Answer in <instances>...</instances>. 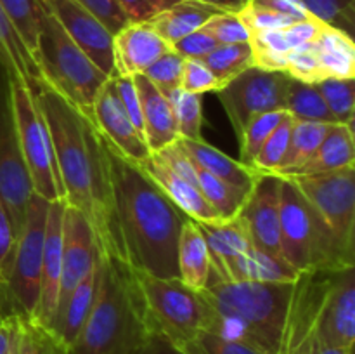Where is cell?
Instances as JSON below:
<instances>
[{
    "instance_id": "obj_1",
    "label": "cell",
    "mask_w": 355,
    "mask_h": 354,
    "mask_svg": "<svg viewBox=\"0 0 355 354\" xmlns=\"http://www.w3.org/2000/svg\"><path fill=\"white\" fill-rule=\"evenodd\" d=\"M107 162L118 260L135 273L179 278L177 248L182 226L189 217L137 163L110 144Z\"/></svg>"
},
{
    "instance_id": "obj_2",
    "label": "cell",
    "mask_w": 355,
    "mask_h": 354,
    "mask_svg": "<svg viewBox=\"0 0 355 354\" xmlns=\"http://www.w3.org/2000/svg\"><path fill=\"white\" fill-rule=\"evenodd\" d=\"M54 144L64 200L87 217L104 259H116L107 144L92 118L42 83L35 87Z\"/></svg>"
},
{
    "instance_id": "obj_3",
    "label": "cell",
    "mask_w": 355,
    "mask_h": 354,
    "mask_svg": "<svg viewBox=\"0 0 355 354\" xmlns=\"http://www.w3.org/2000/svg\"><path fill=\"white\" fill-rule=\"evenodd\" d=\"M354 267L298 274L277 354H315L324 347H354Z\"/></svg>"
},
{
    "instance_id": "obj_4",
    "label": "cell",
    "mask_w": 355,
    "mask_h": 354,
    "mask_svg": "<svg viewBox=\"0 0 355 354\" xmlns=\"http://www.w3.org/2000/svg\"><path fill=\"white\" fill-rule=\"evenodd\" d=\"M149 328L132 269L101 257V285L96 304L66 354H134Z\"/></svg>"
},
{
    "instance_id": "obj_5",
    "label": "cell",
    "mask_w": 355,
    "mask_h": 354,
    "mask_svg": "<svg viewBox=\"0 0 355 354\" xmlns=\"http://www.w3.org/2000/svg\"><path fill=\"white\" fill-rule=\"evenodd\" d=\"M295 281L290 283H210L203 288L205 301L218 312L234 316L252 330L257 346L267 354H277L284 323L293 297Z\"/></svg>"
},
{
    "instance_id": "obj_6",
    "label": "cell",
    "mask_w": 355,
    "mask_h": 354,
    "mask_svg": "<svg viewBox=\"0 0 355 354\" xmlns=\"http://www.w3.org/2000/svg\"><path fill=\"white\" fill-rule=\"evenodd\" d=\"M37 62L45 85L92 118L94 99L107 75L94 65L47 10L42 16Z\"/></svg>"
},
{
    "instance_id": "obj_7",
    "label": "cell",
    "mask_w": 355,
    "mask_h": 354,
    "mask_svg": "<svg viewBox=\"0 0 355 354\" xmlns=\"http://www.w3.org/2000/svg\"><path fill=\"white\" fill-rule=\"evenodd\" d=\"M132 273L141 294L149 332L162 333L180 347L205 328L208 304L200 290L189 288L180 278Z\"/></svg>"
},
{
    "instance_id": "obj_8",
    "label": "cell",
    "mask_w": 355,
    "mask_h": 354,
    "mask_svg": "<svg viewBox=\"0 0 355 354\" xmlns=\"http://www.w3.org/2000/svg\"><path fill=\"white\" fill-rule=\"evenodd\" d=\"M10 99L17 141L33 191L49 201L64 200L54 144L35 90L21 80L10 78Z\"/></svg>"
},
{
    "instance_id": "obj_9",
    "label": "cell",
    "mask_w": 355,
    "mask_h": 354,
    "mask_svg": "<svg viewBox=\"0 0 355 354\" xmlns=\"http://www.w3.org/2000/svg\"><path fill=\"white\" fill-rule=\"evenodd\" d=\"M51 201L33 191L28 200L24 222L17 235L16 250L9 274L2 288L10 305L9 314L24 321H35L40 301L42 255H44L45 222Z\"/></svg>"
},
{
    "instance_id": "obj_10",
    "label": "cell",
    "mask_w": 355,
    "mask_h": 354,
    "mask_svg": "<svg viewBox=\"0 0 355 354\" xmlns=\"http://www.w3.org/2000/svg\"><path fill=\"white\" fill-rule=\"evenodd\" d=\"M295 183L342 252L355 260V165L315 176H281Z\"/></svg>"
},
{
    "instance_id": "obj_11",
    "label": "cell",
    "mask_w": 355,
    "mask_h": 354,
    "mask_svg": "<svg viewBox=\"0 0 355 354\" xmlns=\"http://www.w3.org/2000/svg\"><path fill=\"white\" fill-rule=\"evenodd\" d=\"M290 80L286 71H266L252 66L215 92L236 137H241L243 130L259 115L286 108Z\"/></svg>"
},
{
    "instance_id": "obj_12",
    "label": "cell",
    "mask_w": 355,
    "mask_h": 354,
    "mask_svg": "<svg viewBox=\"0 0 355 354\" xmlns=\"http://www.w3.org/2000/svg\"><path fill=\"white\" fill-rule=\"evenodd\" d=\"M33 193L14 124L10 78L0 66V201L19 235L28 200Z\"/></svg>"
},
{
    "instance_id": "obj_13",
    "label": "cell",
    "mask_w": 355,
    "mask_h": 354,
    "mask_svg": "<svg viewBox=\"0 0 355 354\" xmlns=\"http://www.w3.org/2000/svg\"><path fill=\"white\" fill-rule=\"evenodd\" d=\"M279 242L284 260L298 273L322 269L321 245L311 208L288 177H281L279 187Z\"/></svg>"
},
{
    "instance_id": "obj_14",
    "label": "cell",
    "mask_w": 355,
    "mask_h": 354,
    "mask_svg": "<svg viewBox=\"0 0 355 354\" xmlns=\"http://www.w3.org/2000/svg\"><path fill=\"white\" fill-rule=\"evenodd\" d=\"M62 233V269L61 285H59L58 309L64 304L80 281L96 267L101 253L97 248L96 235L85 215L78 208L66 203L61 222ZM55 316V314H54ZM54 319V318H52Z\"/></svg>"
},
{
    "instance_id": "obj_15",
    "label": "cell",
    "mask_w": 355,
    "mask_h": 354,
    "mask_svg": "<svg viewBox=\"0 0 355 354\" xmlns=\"http://www.w3.org/2000/svg\"><path fill=\"white\" fill-rule=\"evenodd\" d=\"M279 176L257 174L238 215L245 222L255 248L284 259L279 242Z\"/></svg>"
},
{
    "instance_id": "obj_16",
    "label": "cell",
    "mask_w": 355,
    "mask_h": 354,
    "mask_svg": "<svg viewBox=\"0 0 355 354\" xmlns=\"http://www.w3.org/2000/svg\"><path fill=\"white\" fill-rule=\"evenodd\" d=\"M42 6L101 71L113 75V33L92 12L75 0H42Z\"/></svg>"
},
{
    "instance_id": "obj_17",
    "label": "cell",
    "mask_w": 355,
    "mask_h": 354,
    "mask_svg": "<svg viewBox=\"0 0 355 354\" xmlns=\"http://www.w3.org/2000/svg\"><path fill=\"white\" fill-rule=\"evenodd\" d=\"M92 121L104 141L130 162L142 163L151 155L144 137L134 127L121 104L113 75L107 76L94 99Z\"/></svg>"
},
{
    "instance_id": "obj_18",
    "label": "cell",
    "mask_w": 355,
    "mask_h": 354,
    "mask_svg": "<svg viewBox=\"0 0 355 354\" xmlns=\"http://www.w3.org/2000/svg\"><path fill=\"white\" fill-rule=\"evenodd\" d=\"M66 200H54L49 205L47 222H45L44 255H42L40 301H38L35 323L49 328L55 314L59 301V285L62 269V212Z\"/></svg>"
},
{
    "instance_id": "obj_19",
    "label": "cell",
    "mask_w": 355,
    "mask_h": 354,
    "mask_svg": "<svg viewBox=\"0 0 355 354\" xmlns=\"http://www.w3.org/2000/svg\"><path fill=\"white\" fill-rule=\"evenodd\" d=\"M149 23H128L113 35V75H144L146 69L170 51Z\"/></svg>"
},
{
    "instance_id": "obj_20",
    "label": "cell",
    "mask_w": 355,
    "mask_h": 354,
    "mask_svg": "<svg viewBox=\"0 0 355 354\" xmlns=\"http://www.w3.org/2000/svg\"><path fill=\"white\" fill-rule=\"evenodd\" d=\"M298 271L293 269L284 259L263 250L250 246L239 255L232 257L220 269H210L207 285L218 283H241V281H259V283H290L298 278Z\"/></svg>"
},
{
    "instance_id": "obj_21",
    "label": "cell",
    "mask_w": 355,
    "mask_h": 354,
    "mask_svg": "<svg viewBox=\"0 0 355 354\" xmlns=\"http://www.w3.org/2000/svg\"><path fill=\"white\" fill-rule=\"evenodd\" d=\"M146 176L184 212L189 219L196 222H210L222 219L211 208L194 184L182 179L179 174L173 172L156 153H151L142 163H137Z\"/></svg>"
},
{
    "instance_id": "obj_22",
    "label": "cell",
    "mask_w": 355,
    "mask_h": 354,
    "mask_svg": "<svg viewBox=\"0 0 355 354\" xmlns=\"http://www.w3.org/2000/svg\"><path fill=\"white\" fill-rule=\"evenodd\" d=\"M134 82L141 101L142 135L149 153H158L179 139L175 113L168 99L144 75H135Z\"/></svg>"
},
{
    "instance_id": "obj_23",
    "label": "cell",
    "mask_w": 355,
    "mask_h": 354,
    "mask_svg": "<svg viewBox=\"0 0 355 354\" xmlns=\"http://www.w3.org/2000/svg\"><path fill=\"white\" fill-rule=\"evenodd\" d=\"M101 285V259L92 271L78 283V287L69 294L64 304L58 309L54 319H52L49 332L59 340L66 349L75 344L80 332L85 326L94 304H96L97 294Z\"/></svg>"
},
{
    "instance_id": "obj_24",
    "label": "cell",
    "mask_w": 355,
    "mask_h": 354,
    "mask_svg": "<svg viewBox=\"0 0 355 354\" xmlns=\"http://www.w3.org/2000/svg\"><path fill=\"white\" fill-rule=\"evenodd\" d=\"M180 148L186 151V155L196 163L200 169L207 170L211 176L225 180L231 186L238 189L250 191L255 183L257 174L250 167L243 165L239 160L231 158L215 146L208 144L207 141H187V139H177Z\"/></svg>"
},
{
    "instance_id": "obj_25",
    "label": "cell",
    "mask_w": 355,
    "mask_h": 354,
    "mask_svg": "<svg viewBox=\"0 0 355 354\" xmlns=\"http://www.w3.org/2000/svg\"><path fill=\"white\" fill-rule=\"evenodd\" d=\"M355 165L354 124H333L309 162L290 176H315Z\"/></svg>"
},
{
    "instance_id": "obj_26",
    "label": "cell",
    "mask_w": 355,
    "mask_h": 354,
    "mask_svg": "<svg viewBox=\"0 0 355 354\" xmlns=\"http://www.w3.org/2000/svg\"><path fill=\"white\" fill-rule=\"evenodd\" d=\"M196 224L207 242L208 253H210V269L214 271L220 269L232 257L253 246L245 222L239 215L210 222H196Z\"/></svg>"
},
{
    "instance_id": "obj_27",
    "label": "cell",
    "mask_w": 355,
    "mask_h": 354,
    "mask_svg": "<svg viewBox=\"0 0 355 354\" xmlns=\"http://www.w3.org/2000/svg\"><path fill=\"white\" fill-rule=\"evenodd\" d=\"M326 78H355V44L352 35L324 24L312 42Z\"/></svg>"
},
{
    "instance_id": "obj_28",
    "label": "cell",
    "mask_w": 355,
    "mask_h": 354,
    "mask_svg": "<svg viewBox=\"0 0 355 354\" xmlns=\"http://www.w3.org/2000/svg\"><path fill=\"white\" fill-rule=\"evenodd\" d=\"M0 66L6 69L9 78L21 80L31 89L44 83V76L37 61L30 54L2 6H0Z\"/></svg>"
},
{
    "instance_id": "obj_29",
    "label": "cell",
    "mask_w": 355,
    "mask_h": 354,
    "mask_svg": "<svg viewBox=\"0 0 355 354\" xmlns=\"http://www.w3.org/2000/svg\"><path fill=\"white\" fill-rule=\"evenodd\" d=\"M177 267L182 283L193 290H203L210 274V253L207 242L193 219L182 226L177 248Z\"/></svg>"
},
{
    "instance_id": "obj_30",
    "label": "cell",
    "mask_w": 355,
    "mask_h": 354,
    "mask_svg": "<svg viewBox=\"0 0 355 354\" xmlns=\"http://www.w3.org/2000/svg\"><path fill=\"white\" fill-rule=\"evenodd\" d=\"M220 10L200 0H182L170 9L149 21L153 28L158 31L159 37L172 47L180 38L187 37L193 31L205 26L208 19L218 14Z\"/></svg>"
},
{
    "instance_id": "obj_31",
    "label": "cell",
    "mask_w": 355,
    "mask_h": 354,
    "mask_svg": "<svg viewBox=\"0 0 355 354\" xmlns=\"http://www.w3.org/2000/svg\"><path fill=\"white\" fill-rule=\"evenodd\" d=\"M329 127L331 125L321 124V121L293 120L286 156H284L276 176H290L295 170L300 169L305 162H309L321 146Z\"/></svg>"
},
{
    "instance_id": "obj_32",
    "label": "cell",
    "mask_w": 355,
    "mask_h": 354,
    "mask_svg": "<svg viewBox=\"0 0 355 354\" xmlns=\"http://www.w3.org/2000/svg\"><path fill=\"white\" fill-rule=\"evenodd\" d=\"M284 110L300 121H321V124H338L328 104L322 99L315 83H305L300 80H290Z\"/></svg>"
},
{
    "instance_id": "obj_33",
    "label": "cell",
    "mask_w": 355,
    "mask_h": 354,
    "mask_svg": "<svg viewBox=\"0 0 355 354\" xmlns=\"http://www.w3.org/2000/svg\"><path fill=\"white\" fill-rule=\"evenodd\" d=\"M194 167H196V186L200 193L203 194L205 200L211 205V208L222 219L236 217L239 210H241L243 203H245L248 191L231 186L225 180L218 179V177L208 174L207 170L200 169L196 163H194Z\"/></svg>"
},
{
    "instance_id": "obj_34",
    "label": "cell",
    "mask_w": 355,
    "mask_h": 354,
    "mask_svg": "<svg viewBox=\"0 0 355 354\" xmlns=\"http://www.w3.org/2000/svg\"><path fill=\"white\" fill-rule=\"evenodd\" d=\"M0 6H2V9L9 16L10 23L14 24L19 37L23 38L30 54L37 61L42 16L45 12L42 0H0Z\"/></svg>"
},
{
    "instance_id": "obj_35",
    "label": "cell",
    "mask_w": 355,
    "mask_h": 354,
    "mask_svg": "<svg viewBox=\"0 0 355 354\" xmlns=\"http://www.w3.org/2000/svg\"><path fill=\"white\" fill-rule=\"evenodd\" d=\"M207 68L222 87L253 66V52L248 42L245 44L218 45L203 59ZM218 89V90H220Z\"/></svg>"
},
{
    "instance_id": "obj_36",
    "label": "cell",
    "mask_w": 355,
    "mask_h": 354,
    "mask_svg": "<svg viewBox=\"0 0 355 354\" xmlns=\"http://www.w3.org/2000/svg\"><path fill=\"white\" fill-rule=\"evenodd\" d=\"M284 30V28H283ZM283 30H269L250 33V47L253 52V66L266 71H284L291 47Z\"/></svg>"
},
{
    "instance_id": "obj_37",
    "label": "cell",
    "mask_w": 355,
    "mask_h": 354,
    "mask_svg": "<svg viewBox=\"0 0 355 354\" xmlns=\"http://www.w3.org/2000/svg\"><path fill=\"white\" fill-rule=\"evenodd\" d=\"M166 99L172 104L175 113L179 139L187 141H201V127H203V110H201L200 94L187 92L184 89H173L166 94Z\"/></svg>"
},
{
    "instance_id": "obj_38",
    "label": "cell",
    "mask_w": 355,
    "mask_h": 354,
    "mask_svg": "<svg viewBox=\"0 0 355 354\" xmlns=\"http://www.w3.org/2000/svg\"><path fill=\"white\" fill-rule=\"evenodd\" d=\"M288 117L286 110H274L267 113L259 115L248 124V127L243 130L239 141V162L246 167H252L253 160L259 155L262 146L270 137L274 130L279 127L281 121Z\"/></svg>"
},
{
    "instance_id": "obj_39",
    "label": "cell",
    "mask_w": 355,
    "mask_h": 354,
    "mask_svg": "<svg viewBox=\"0 0 355 354\" xmlns=\"http://www.w3.org/2000/svg\"><path fill=\"white\" fill-rule=\"evenodd\" d=\"M338 124H354L355 78H324L315 83Z\"/></svg>"
},
{
    "instance_id": "obj_40",
    "label": "cell",
    "mask_w": 355,
    "mask_h": 354,
    "mask_svg": "<svg viewBox=\"0 0 355 354\" xmlns=\"http://www.w3.org/2000/svg\"><path fill=\"white\" fill-rule=\"evenodd\" d=\"M291 125H293V117L288 113L279 124V127L270 134L267 139L266 144L259 151V155L253 160L250 169L255 174H276L279 170L281 163H283L284 156H286L288 144H290V135H291Z\"/></svg>"
},
{
    "instance_id": "obj_41",
    "label": "cell",
    "mask_w": 355,
    "mask_h": 354,
    "mask_svg": "<svg viewBox=\"0 0 355 354\" xmlns=\"http://www.w3.org/2000/svg\"><path fill=\"white\" fill-rule=\"evenodd\" d=\"M300 2L319 21L352 35L355 0H300Z\"/></svg>"
},
{
    "instance_id": "obj_42",
    "label": "cell",
    "mask_w": 355,
    "mask_h": 354,
    "mask_svg": "<svg viewBox=\"0 0 355 354\" xmlns=\"http://www.w3.org/2000/svg\"><path fill=\"white\" fill-rule=\"evenodd\" d=\"M182 69H184V58L177 54L175 51L170 49L168 52L156 59L148 69L144 76L163 94L170 92L173 89H179L182 82Z\"/></svg>"
},
{
    "instance_id": "obj_43",
    "label": "cell",
    "mask_w": 355,
    "mask_h": 354,
    "mask_svg": "<svg viewBox=\"0 0 355 354\" xmlns=\"http://www.w3.org/2000/svg\"><path fill=\"white\" fill-rule=\"evenodd\" d=\"M180 349L186 351L187 354H267L250 344L222 339V337L203 332V330L193 340L180 346Z\"/></svg>"
},
{
    "instance_id": "obj_44",
    "label": "cell",
    "mask_w": 355,
    "mask_h": 354,
    "mask_svg": "<svg viewBox=\"0 0 355 354\" xmlns=\"http://www.w3.org/2000/svg\"><path fill=\"white\" fill-rule=\"evenodd\" d=\"M284 71L291 78L300 80V82L305 83H319L326 78L324 71H322L321 65H319L318 56H315L314 47H312V42L290 51L286 58Z\"/></svg>"
},
{
    "instance_id": "obj_45",
    "label": "cell",
    "mask_w": 355,
    "mask_h": 354,
    "mask_svg": "<svg viewBox=\"0 0 355 354\" xmlns=\"http://www.w3.org/2000/svg\"><path fill=\"white\" fill-rule=\"evenodd\" d=\"M203 30L218 42V45L245 44L250 42L248 28L243 24L238 14L218 12L205 23Z\"/></svg>"
},
{
    "instance_id": "obj_46",
    "label": "cell",
    "mask_w": 355,
    "mask_h": 354,
    "mask_svg": "<svg viewBox=\"0 0 355 354\" xmlns=\"http://www.w3.org/2000/svg\"><path fill=\"white\" fill-rule=\"evenodd\" d=\"M21 349L23 354H66L68 351L49 328L24 319H21Z\"/></svg>"
},
{
    "instance_id": "obj_47",
    "label": "cell",
    "mask_w": 355,
    "mask_h": 354,
    "mask_svg": "<svg viewBox=\"0 0 355 354\" xmlns=\"http://www.w3.org/2000/svg\"><path fill=\"white\" fill-rule=\"evenodd\" d=\"M180 89L201 96L205 92H217L220 85L215 80V76L211 75L210 69L207 68L203 59H184Z\"/></svg>"
},
{
    "instance_id": "obj_48",
    "label": "cell",
    "mask_w": 355,
    "mask_h": 354,
    "mask_svg": "<svg viewBox=\"0 0 355 354\" xmlns=\"http://www.w3.org/2000/svg\"><path fill=\"white\" fill-rule=\"evenodd\" d=\"M238 16L239 19L243 21V24L248 28L250 33L269 30H283V28H288L290 24L295 23V21L281 16V14L262 9V7H255L248 2H246V6L239 10Z\"/></svg>"
},
{
    "instance_id": "obj_49",
    "label": "cell",
    "mask_w": 355,
    "mask_h": 354,
    "mask_svg": "<svg viewBox=\"0 0 355 354\" xmlns=\"http://www.w3.org/2000/svg\"><path fill=\"white\" fill-rule=\"evenodd\" d=\"M182 0H118L128 23H149Z\"/></svg>"
},
{
    "instance_id": "obj_50",
    "label": "cell",
    "mask_w": 355,
    "mask_h": 354,
    "mask_svg": "<svg viewBox=\"0 0 355 354\" xmlns=\"http://www.w3.org/2000/svg\"><path fill=\"white\" fill-rule=\"evenodd\" d=\"M75 2L92 12L113 35L128 24L118 0H75Z\"/></svg>"
},
{
    "instance_id": "obj_51",
    "label": "cell",
    "mask_w": 355,
    "mask_h": 354,
    "mask_svg": "<svg viewBox=\"0 0 355 354\" xmlns=\"http://www.w3.org/2000/svg\"><path fill=\"white\" fill-rule=\"evenodd\" d=\"M218 47V42L207 33L203 28L193 31L187 37L180 38L172 45V51L182 56L184 59H205L211 51Z\"/></svg>"
},
{
    "instance_id": "obj_52",
    "label": "cell",
    "mask_w": 355,
    "mask_h": 354,
    "mask_svg": "<svg viewBox=\"0 0 355 354\" xmlns=\"http://www.w3.org/2000/svg\"><path fill=\"white\" fill-rule=\"evenodd\" d=\"M17 233L14 229L12 221L7 214L6 207L0 201V287L9 274L10 264H12L14 250H16Z\"/></svg>"
},
{
    "instance_id": "obj_53",
    "label": "cell",
    "mask_w": 355,
    "mask_h": 354,
    "mask_svg": "<svg viewBox=\"0 0 355 354\" xmlns=\"http://www.w3.org/2000/svg\"><path fill=\"white\" fill-rule=\"evenodd\" d=\"M114 76V83H116L118 96H120L121 104H123L125 111H127L128 118L134 124V127L141 132L142 135V117H141V101H139L137 87H135L134 76ZM144 137V135H142Z\"/></svg>"
},
{
    "instance_id": "obj_54",
    "label": "cell",
    "mask_w": 355,
    "mask_h": 354,
    "mask_svg": "<svg viewBox=\"0 0 355 354\" xmlns=\"http://www.w3.org/2000/svg\"><path fill=\"white\" fill-rule=\"evenodd\" d=\"M324 24L326 23L319 21L318 17H309V19L297 21V23H293V24H290L288 28H284L283 30L284 37H286L291 51L297 47H302V45H305V44H311V42H314Z\"/></svg>"
},
{
    "instance_id": "obj_55",
    "label": "cell",
    "mask_w": 355,
    "mask_h": 354,
    "mask_svg": "<svg viewBox=\"0 0 355 354\" xmlns=\"http://www.w3.org/2000/svg\"><path fill=\"white\" fill-rule=\"evenodd\" d=\"M248 3L255 7H262V9L272 10V12L281 14V16L288 17L291 21H304L309 17H314L300 0H248Z\"/></svg>"
},
{
    "instance_id": "obj_56",
    "label": "cell",
    "mask_w": 355,
    "mask_h": 354,
    "mask_svg": "<svg viewBox=\"0 0 355 354\" xmlns=\"http://www.w3.org/2000/svg\"><path fill=\"white\" fill-rule=\"evenodd\" d=\"M134 354H187L168 337L158 332H148Z\"/></svg>"
},
{
    "instance_id": "obj_57",
    "label": "cell",
    "mask_w": 355,
    "mask_h": 354,
    "mask_svg": "<svg viewBox=\"0 0 355 354\" xmlns=\"http://www.w3.org/2000/svg\"><path fill=\"white\" fill-rule=\"evenodd\" d=\"M21 318L16 314H6L0 319V354H9L16 333L19 330Z\"/></svg>"
},
{
    "instance_id": "obj_58",
    "label": "cell",
    "mask_w": 355,
    "mask_h": 354,
    "mask_svg": "<svg viewBox=\"0 0 355 354\" xmlns=\"http://www.w3.org/2000/svg\"><path fill=\"white\" fill-rule=\"evenodd\" d=\"M200 2L215 7V9H218L220 12L238 14L239 10L246 6V2H248V0H200Z\"/></svg>"
},
{
    "instance_id": "obj_59",
    "label": "cell",
    "mask_w": 355,
    "mask_h": 354,
    "mask_svg": "<svg viewBox=\"0 0 355 354\" xmlns=\"http://www.w3.org/2000/svg\"><path fill=\"white\" fill-rule=\"evenodd\" d=\"M315 354H354V347H324Z\"/></svg>"
},
{
    "instance_id": "obj_60",
    "label": "cell",
    "mask_w": 355,
    "mask_h": 354,
    "mask_svg": "<svg viewBox=\"0 0 355 354\" xmlns=\"http://www.w3.org/2000/svg\"><path fill=\"white\" fill-rule=\"evenodd\" d=\"M9 354H23V349H21V323H19V330H17L16 339H14Z\"/></svg>"
},
{
    "instance_id": "obj_61",
    "label": "cell",
    "mask_w": 355,
    "mask_h": 354,
    "mask_svg": "<svg viewBox=\"0 0 355 354\" xmlns=\"http://www.w3.org/2000/svg\"><path fill=\"white\" fill-rule=\"evenodd\" d=\"M0 319H2V314H0Z\"/></svg>"
}]
</instances>
